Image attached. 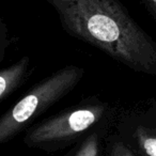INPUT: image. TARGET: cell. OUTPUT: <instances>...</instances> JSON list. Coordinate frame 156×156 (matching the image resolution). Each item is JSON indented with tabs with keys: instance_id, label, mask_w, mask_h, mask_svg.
<instances>
[{
	"instance_id": "obj_1",
	"label": "cell",
	"mask_w": 156,
	"mask_h": 156,
	"mask_svg": "<svg viewBox=\"0 0 156 156\" xmlns=\"http://www.w3.org/2000/svg\"><path fill=\"white\" fill-rule=\"evenodd\" d=\"M71 37L134 72L156 77V40L120 0H45Z\"/></svg>"
},
{
	"instance_id": "obj_2",
	"label": "cell",
	"mask_w": 156,
	"mask_h": 156,
	"mask_svg": "<svg viewBox=\"0 0 156 156\" xmlns=\"http://www.w3.org/2000/svg\"><path fill=\"white\" fill-rule=\"evenodd\" d=\"M111 117L108 103L89 98L31 127L24 143L30 149L56 152L83 140L92 130L107 126Z\"/></svg>"
},
{
	"instance_id": "obj_3",
	"label": "cell",
	"mask_w": 156,
	"mask_h": 156,
	"mask_svg": "<svg viewBox=\"0 0 156 156\" xmlns=\"http://www.w3.org/2000/svg\"><path fill=\"white\" fill-rule=\"evenodd\" d=\"M85 73L78 65H66L33 86L0 119V143L11 140L73 91Z\"/></svg>"
},
{
	"instance_id": "obj_4",
	"label": "cell",
	"mask_w": 156,
	"mask_h": 156,
	"mask_svg": "<svg viewBox=\"0 0 156 156\" xmlns=\"http://www.w3.org/2000/svg\"><path fill=\"white\" fill-rule=\"evenodd\" d=\"M113 132L140 156H156V98L122 112Z\"/></svg>"
},
{
	"instance_id": "obj_5",
	"label": "cell",
	"mask_w": 156,
	"mask_h": 156,
	"mask_svg": "<svg viewBox=\"0 0 156 156\" xmlns=\"http://www.w3.org/2000/svg\"><path fill=\"white\" fill-rule=\"evenodd\" d=\"M30 59H22L0 71V101H5L26 81L29 73Z\"/></svg>"
},
{
	"instance_id": "obj_6",
	"label": "cell",
	"mask_w": 156,
	"mask_h": 156,
	"mask_svg": "<svg viewBox=\"0 0 156 156\" xmlns=\"http://www.w3.org/2000/svg\"><path fill=\"white\" fill-rule=\"evenodd\" d=\"M107 126L92 130L75 145L72 156H106Z\"/></svg>"
},
{
	"instance_id": "obj_7",
	"label": "cell",
	"mask_w": 156,
	"mask_h": 156,
	"mask_svg": "<svg viewBox=\"0 0 156 156\" xmlns=\"http://www.w3.org/2000/svg\"><path fill=\"white\" fill-rule=\"evenodd\" d=\"M106 156H140V155L113 132L111 134H108V136H107Z\"/></svg>"
},
{
	"instance_id": "obj_8",
	"label": "cell",
	"mask_w": 156,
	"mask_h": 156,
	"mask_svg": "<svg viewBox=\"0 0 156 156\" xmlns=\"http://www.w3.org/2000/svg\"><path fill=\"white\" fill-rule=\"evenodd\" d=\"M141 1L154 20V22L156 23V0H141Z\"/></svg>"
},
{
	"instance_id": "obj_9",
	"label": "cell",
	"mask_w": 156,
	"mask_h": 156,
	"mask_svg": "<svg viewBox=\"0 0 156 156\" xmlns=\"http://www.w3.org/2000/svg\"><path fill=\"white\" fill-rule=\"evenodd\" d=\"M74 150H75V147H74L73 149H71V150H69V153H66L64 156H72V155H73V153H74Z\"/></svg>"
}]
</instances>
